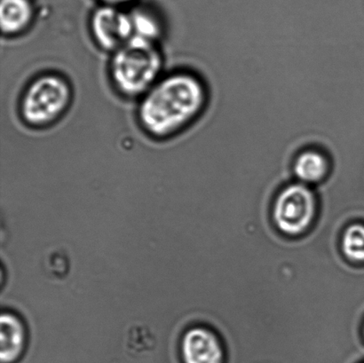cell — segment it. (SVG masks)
Instances as JSON below:
<instances>
[{
	"label": "cell",
	"mask_w": 364,
	"mask_h": 363,
	"mask_svg": "<svg viewBox=\"0 0 364 363\" xmlns=\"http://www.w3.org/2000/svg\"><path fill=\"white\" fill-rule=\"evenodd\" d=\"M71 99L70 85L63 77L48 74L36 78L25 91L21 115L31 126H48L63 115Z\"/></svg>",
	"instance_id": "3957f363"
},
{
	"label": "cell",
	"mask_w": 364,
	"mask_h": 363,
	"mask_svg": "<svg viewBox=\"0 0 364 363\" xmlns=\"http://www.w3.org/2000/svg\"><path fill=\"white\" fill-rule=\"evenodd\" d=\"M181 353L185 363H223L219 340L205 328L191 329L185 334Z\"/></svg>",
	"instance_id": "52a82bcc"
},
{
	"label": "cell",
	"mask_w": 364,
	"mask_h": 363,
	"mask_svg": "<svg viewBox=\"0 0 364 363\" xmlns=\"http://www.w3.org/2000/svg\"><path fill=\"white\" fill-rule=\"evenodd\" d=\"M91 31L96 43L113 53L134 38L130 13L117 6L105 5L96 9L92 16Z\"/></svg>",
	"instance_id": "5b68a950"
},
{
	"label": "cell",
	"mask_w": 364,
	"mask_h": 363,
	"mask_svg": "<svg viewBox=\"0 0 364 363\" xmlns=\"http://www.w3.org/2000/svg\"><path fill=\"white\" fill-rule=\"evenodd\" d=\"M1 363H13L19 359L26 344V330L23 322L12 313L4 312L1 315Z\"/></svg>",
	"instance_id": "ba28073f"
},
{
	"label": "cell",
	"mask_w": 364,
	"mask_h": 363,
	"mask_svg": "<svg viewBox=\"0 0 364 363\" xmlns=\"http://www.w3.org/2000/svg\"><path fill=\"white\" fill-rule=\"evenodd\" d=\"M333 169V156L326 146H309L301 149L291 165L292 175L308 186L324 183Z\"/></svg>",
	"instance_id": "8992f818"
},
{
	"label": "cell",
	"mask_w": 364,
	"mask_h": 363,
	"mask_svg": "<svg viewBox=\"0 0 364 363\" xmlns=\"http://www.w3.org/2000/svg\"><path fill=\"white\" fill-rule=\"evenodd\" d=\"M208 103V85L203 78L191 71H179L159 78L141 96L138 119L151 136L168 137L198 120Z\"/></svg>",
	"instance_id": "6da1fadb"
},
{
	"label": "cell",
	"mask_w": 364,
	"mask_h": 363,
	"mask_svg": "<svg viewBox=\"0 0 364 363\" xmlns=\"http://www.w3.org/2000/svg\"><path fill=\"white\" fill-rule=\"evenodd\" d=\"M101 1L105 3L107 6H119L124 5V4L133 1V0H101Z\"/></svg>",
	"instance_id": "7c38bea8"
},
{
	"label": "cell",
	"mask_w": 364,
	"mask_h": 363,
	"mask_svg": "<svg viewBox=\"0 0 364 363\" xmlns=\"http://www.w3.org/2000/svg\"><path fill=\"white\" fill-rule=\"evenodd\" d=\"M316 204L315 193L308 185H287L274 202V218L278 229L290 236L304 232L313 222Z\"/></svg>",
	"instance_id": "277c9868"
},
{
	"label": "cell",
	"mask_w": 364,
	"mask_h": 363,
	"mask_svg": "<svg viewBox=\"0 0 364 363\" xmlns=\"http://www.w3.org/2000/svg\"><path fill=\"white\" fill-rule=\"evenodd\" d=\"M134 38L155 42L161 34V25L154 14L145 9H134L130 13Z\"/></svg>",
	"instance_id": "30bf717a"
},
{
	"label": "cell",
	"mask_w": 364,
	"mask_h": 363,
	"mask_svg": "<svg viewBox=\"0 0 364 363\" xmlns=\"http://www.w3.org/2000/svg\"><path fill=\"white\" fill-rule=\"evenodd\" d=\"M342 248L346 255L352 261L364 262V226L349 227L342 240Z\"/></svg>",
	"instance_id": "8fae6325"
},
{
	"label": "cell",
	"mask_w": 364,
	"mask_h": 363,
	"mask_svg": "<svg viewBox=\"0 0 364 363\" xmlns=\"http://www.w3.org/2000/svg\"><path fill=\"white\" fill-rule=\"evenodd\" d=\"M162 67L161 53L156 43L133 38L113 53L110 77L121 94L138 97L158 82Z\"/></svg>",
	"instance_id": "7a4b0ae2"
},
{
	"label": "cell",
	"mask_w": 364,
	"mask_h": 363,
	"mask_svg": "<svg viewBox=\"0 0 364 363\" xmlns=\"http://www.w3.org/2000/svg\"><path fill=\"white\" fill-rule=\"evenodd\" d=\"M33 13L30 0H1L0 25L2 33L14 36L26 30L33 19Z\"/></svg>",
	"instance_id": "9c48e42d"
}]
</instances>
